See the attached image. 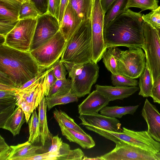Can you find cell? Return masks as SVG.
<instances>
[{
  "mask_svg": "<svg viewBox=\"0 0 160 160\" xmlns=\"http://www.w3.org/2000/svg\"><path fill=\"white\" fill-rule=\"evenodd\" d=\"M142 15L128 8L105 26L103 35L106 48H142L144 38Z\"/></svg>",
  "mask_w": 160,
  "mask_h": 160,
  "instance_id": "1",
  "label": "cell"
},
{
  "mask_svg": "<svg viewBox=\"0 0 160 160\" xmlns=\"http://www.w3.org/2000/svg\"><path fill=\"white\" fill-rule=\"evenodd\" d=\"M47 69L40 68L30 52L0 45V72L19 88Z\"/></svg>",
  "mask_w": 160,
  "mask_h": 160,
  "instance_id": "2",
  "label": "cell"
},
{
  "mask_svg": "<svg viewBox=\"0 0 160 160\" xmlns=\"http://www.w3.org/2000/svg\"><path fill=\"white\" fill-rule=\"evenodd\" d=\"M60 60L83 64L92 61L91 19L82 21L67 42Z\"/></svg>",
  "mask_w": 160,
  "mask_h": 160,
  "instance_id": "3",
  "label": "cell"
},
{
  "mask_svg": "<svg viewBox=\"0 0 160 160\" xmlns=\"http://www.w3.org/2000/svg\"><path fill=\"white\" fill-rule=\"evenodd\" d=\"M67 42L59 30L47 42L30 52L40 68L47 69L62 57Z\"/></svg>",
  "mask_w": 160,
  "mask_h": 160,
  "instance_id": "4",
  "label": "cell"
},
{
  "mask_svg": "<svg viewBox=\"0 0 160 160\" xmlns=\"http://www.w3.org/2000/svg\"><path fill=\"white\" fill-rule=\"evenodd\" d=\"M145 54L141 48L119 49L117 56L119 74L132 78L140 77L146 66Z\"/></svg>",
  "mask_w": 160,
  "mask_h": 160,
  "instance_id": "5",
  "label": "cell"
},
{
  "mask_svg": "<svg viewBox=\"0 0 160 160\" xmlns=\"http://www.w3.org/2000/svg\"><path fill=\"white\" fill-rule=\"evenodd\" d=\"M144 43L146 64L151 72L153 83L160 75V40L157 30L147 23L143 25Z\"/></svg>",
  "mask_w": 160,
  "mask_h": 160,
  "instance_id": "6",
  "label": "cell"
},
{
  "mask_svg": "<svg viewBox=\"0 0 160 160\" xmlns=\"http://www.w3.org/2000/svg\"><path fill=\"white\" fill-rule=\"evenodd\" d=\"M37 23V19L19 20L6 36L4 44L14 49L30 52Z\"/></svg>",
  "mask_w": 160,
  "mask_h": 160,
  "instance_id": "7",
  "label": "cell"
},
{
  "mask_svg": "<svg viewBox=\"0 0 160 160\" xmlns=\"http://www.w3.org/2000/svg\"><path fill=\"white\" fill-rule=\"evenodd\" d=\"M105 13L100 0H93L91 18L92 61L97 63L107 49L104 38Z\"/></svg>",
  "mask_w": 160,
  "mask_h": 160,
  "instance_id": "8",
  "label": "cell"
},
{
  "mask_svg": "<svg viewBox=\"0 0 160 160\" xmlns=\"http://www.w3.org/2000/svg\"><path fill=\"white\" fill-rule=\"evenodd\" d=\"M116 139L155 154L160 152V143L152 138L147 131H135L123 127L117 132Z\"/></svg>",
  "mask_w": 160,
  "mask_h": 160,
  "instance_id": "9",
  "label": "cell"
},
{
  "mask_svg": "<svg viewBox=\"0 0 160 160\" xmlns=\"http://www.w3.org/2000/svg\"><path fill=\"white\" fill-rule=\"evenodd\" d=\"M99 71L97 63L92 61L84 64L81 73L71 79V92L78 98L89 94L92 85L97 81Z\"/></svg>",
  "mask_w": 160,
  "mask_h": 160,
  "instance_id": "10",
  "label": "cell"
},
{
  "mask_svg": "<svg viewBox=\"0 0 160 160\" xmlns=\"http://www.w3.org/2000/svg\"><path fill=\"white\" fill-rule=\"evenodd\" d=\"M60 30L58 19L48 12L40 16L37 23L30 52L52 38Z\"/></svg>",
  "mask_w": 160,
  "mask_h": 160,
  "instance_id": "11",
  "label": "cell"
},
{
  "mask_svg": "<svg viewBox=\"0 0 160 160\" xmlns=\"http://www.w3.org/2000/svg\"><path fill=\"white\" fill-rule=\"evenodd\" d=\"M115 143L112 150L100 156L103 160H158L155 154L123 141Z\"/></svg>",
  "mask_w": 160,
  "mask_h": 160,
  "instance_id": "12",
  "label": "cell"
},
{
  "mask_svg": "<svg viewBox=\"0 0 160 160\" xmlns=\"http://www.w3.org/2000/svg\"><path fill=\"white\" fill-rule=\"evenodd\" d=\"M79 118L82 122L80 124L88 125L105 130L121 132V124L116 118L108 117L98 113L80 114Z\"/></svg>",
  "mask_w": 160,
  "mask_h": 160,
  "instance_id": "13",
  "label": "cell"
},
{
  "mask_svg": "<svg viewBox=\"0 0 160 160\" xmlns=\"http://www.w3.org/2000/svg\"><path fill=\"white\" fill-rule=\"evenodd\" d=\"M142 115L148 126L147 132L155 140L160 142V113L156 106L146 99Z\"/></svg>",
  "mask_w": 160,
  "mask_h": 160,
  "instance_id": "14",
  "label": "cell"
},
{
  "mask_svg": "<svg viewBox=\"0 0 160 160\" xmlns=\"http://www.w3.org/2000/svg\"><path fill=\"white\" fill-rule=\"evenodd\" d=\"M110 101L97 90L90 93L83 101L78 105L79 114L98 113Z\"/></svg>",
  "mask_w": 160,
  "mask_h": 160,
  "instance_id": "15",
  "label": "cell"
},
{
  "mask_svg": "<svg viewBox=\"0 0 160 160\" xmlns=\"http://www.w3.org/2000/svg\"><path fill=\"white\" fill-rule=\"evenodd\" d=\"M20 97L18 88L0 82V113L13 112Z\"/></svg>",
  "mask_w": 160,
  "mask_h": 160,
  "instance_id": "16",
  "label": "cell"
},
{
  "mask_svg": "<svg viewBox=\"0 0 160 160\" xmlns=\"http://www.w3.org/2000/svg\"><path fill=\"white\" fill-rule=\"evenodd\" d=\"M82 21L68 1L60 25L59 30L67 41L77 29Z\"/></svg>",
  "mask_w": 160,
  "mask_h": 160,
  "instance_id": "17",
  "label": "cell"
},
{
  "mask_svg": "<svg viewBox=\"0 0 160 160\" xmlns=\"http://www.w3.org/2000/svg\"><path fill=\"white\" fill-rule=\"evenodd\" d=\"M96 90L110 101L123 100L138 91L139 88L135 87L112 86L95 85Z\"/></svg>",
  "mask_w": 160,
  "mask_h": 160,
  "instance_id": "18",
  "label": "cell"
},
{
  "mask_svg": "<svg viewBox=\"0 0 160 160\" xmlns=\"http://www.w3.org/2000/svg\"><path fill=\"white\" fill-rule=\"evenodd\" d=\"M45 74L24 90L21 91L19 90L20 97L32 105L35 109L38 107L42 99L45 97L43 79Z\"/></svg>",
  "mask_w": 160,
  "mask_h": 160,
  "instance_id": "19",
  "label": "cell"
},
{
  "mask_svg": "<svg viewBox=\"0 0 160 160\" xmlns=\"http://www.w3.org/2000/svg\"><path fill=\"white\" fill-rule=\"evenodd\" d=\"M59 125L62 135L70 142L76 143L84 149H89L95 146V143L89 134H84L73 129Z\"/></svg>",
  "mask_w": 160,
  "mask_h": 160,
  "instance_id": "20",
  "label": "cell"
},
{
  "mask_svg": "<svg viewBox=\"0 0 160 160\" xmlns=\"http://www.w3.org/2000/svg\"><path fill=\"white\" fill-rule=\"evenodd\" d=\"M25 121L26 122L23 111L17 106L0 128L9 131L15 136L19 134L21 127Z\"/></svg>",
  "mask_w": 160,
  "mask_h": 160,
  "instance_id": "21",
  "label": "cell"
},
{
  "mask_svg": "<svg viewBox=\"0 0 160 160\" xmlns=\"http://www.w3.org/2000/svg\"><path fill=\"white\" fill-rule=\"evenodd\" d=\"M10 147L12 151L8 160H25L36 155V151L42 148V146L33 145L28 141Z\"/></svg>",
  "mask_w": 160,
  "mask_h": 160,
  "instance_id": "22",
  "label": "cell"
},
{
  "mask_svg": "<svg viewBox=\"0 0 160 160\" xmlns=\"http://www.w3.org/2000/svg\"><path fill=\"white\" fill-rule=\"evenodd\" d=\"M45 97L42 99L38 107L40 141L43 146L45 145L47 141L52 140L53 137L48 128L46 114L47 108Z\"/></svg>",
  "mask_w": 160,
  "mask_h": 160,
  "instance_id": "23",
  "label": "cell"
},
{
  "mask_svg": "<svg viewBox=\"0 0 160 160\" xmlns=\"http://www.w3.org/2000/svg\"><path fill=\"white\" fill-rule=\"evenodd\" d=\"M139 106V105L119 107L117 106L112 107L105 106L100 111V114L113 118H121L127 114L133 115Z\"/></svg>",
  "mask_w": 160,
  "mask_h": 160,
  "instance_id": "24",
  "label": "cell"
},
{
  "mask_svg": "<svg viewBox=\"0 0 160 160\" xmlns=\"http://www.w3.org/2000/svg\"><path fill=\"white\" fill-rule=\"evenodd\" d=\"M93 0H69L82 21L91 19Z\"/></svg>",
  "mask_w": 160,
  "mask_h": 160,
  "instance_id": "25",
  "label": "cell"
},
{
  "mask_svg": "<svg viewBox=\"0 0 160 160\" xmlns=\"http://www.w3.org/2000/svg\"><path fill=\"white\" fill-rule=\"evenodd\" d=\"M119 49L116 47L108 48L102 56L103 62L105 67L112 74L114 75L119 74L117 56Z\"/></svg>",
  "mask_w": 160,
  "mask_h": 160,
  "instance_id": "26",
  "label": "cell"
},
{
  "mask_svg": "<svg viewBox=\"0 0 160 160\" xmlns=\"http://www.w3.org/2000/svg\"><path fill=\"white\" fill-rule=\"evenodd\" d=\"M139 77L138 84L140 90L138 95L144 98L151 97L153 82L151 72L147 64L144 70Z\"/></svg>",
  "mask_w": 160,
  "mask_h": 160,
  "instance_id": "27",
  "label": "cell"
},
{
  "mask_svg": "<svg viewBox=\"0 0 160 160\" xmlns=\"http://www.w3.org/2000/svg\"><path fill=\"white\" fill-rule=\"evenodd\" d=\"M128 0H115L110 6L104 18V27L126 10Z\"/></svg>",
  "mask_w": 160,
  "mask_h": 160,
  "instance_id": "28",
  "label": "cell"
},
{
  "mask_svg": "<svg viewBox=\"0 0 160 160\" xmlns=\"http://www.w3.org/2000/svg\"><path fill=\"white\" fill-rule=\"evenodd\" d=\"M53 113L54 117L59 125L73 129L84 134H87L75 123L73 119L69 117L64 112L55 108Z\"/></svg>",
  "mask_w": 160,
  "mask_h": 160,
  "instance_id": "29",
  "label": "cell"
},
{
  "mask_svg": "<svg viewBox=\"0 0 160 160\" xmlns=\"http://www.w3.org/2000/svg\"><path fill=\"white\" fill-rule=\"evenodd\" d=\"M78 98L72 93L71 91L67 93L52 97H45V99L48 110H49L54 106L65 104L78 101Z\"/></svg>",
  "mask_w": 160,
  "mask_h": 160,
  "instance_id": "30",
  "label": "cell"
},
{
  "mask_svg": "<svg viewBox=\"0 0 160 160\" xmlns=\"http://www.w3.org/2000/svg\"><path fill=\"white\" fill-rule=\"evenodd\" d=\"M41 15L34 3L28 0L23 2L19 10L18 20L27 19H37Z\"/></svg>",
  "mask_w": 160,
  "mask_h": 160,
  "instance_id": "31",
  "label": "cell"
},
{
  "mask_svg": "<svg viewBox=\"0 0 160 160\" xmlns=\"http://www.w3.org/2000/svg\"><path fill=\"white\" fill-rule=\"evenodd\" d=\"M84 156V154L81 149L71 150L69 144L63 142L58 160H81Z\"/></svg>",
  "mask_w": 160,
  "mask_h": 160,
  "instance_id": "32",
  "label": "cell"
},
{
  "mask_svg": "<svg viewBox=\"0 0 160 160\" xmlns=\"http://www.w3.org/2000/svg\"><path fill=\"white\" fill-rule=\"evenodd\" d=\"M29 127V137L28 141L32 144L38 142L40 139L38 115L36 109L28 122Z\"/></svg>",
  "mask_w": 160,
  "mask_h": 160,
  "instance_id": "33",
  "label": "cell"
},
{
  "mask_svg": "<svg viewBox=\"0 0 160 160\" xmlns=\"http://www.w3.org/2000/svg\"><path fill=\"white\" fill-rule=\"evenodd\" d=\"M71 79L66 78L57 80L52 87L49 96L48 97L65 94L71 90Z\"/></svg>",
  "mask_w": 160,
  "mask_h": 160,
  "instance_id": "34",
  "label": "cell"
},
{
  "mask_svg": "<svg viewBox=\"0 0 160 160\" xmlns=\"http://www.w3.org/2000/svg\"><path fill=\"white\" fill-rule=\"evenodd\" d=\"M158 0H128L126 10L131 7L141 9V11L147 10L152 11L157 9L158 6Z\"/></svg>",
  "mask_w": 160,
  "mask_h": 160,
  "instance_id": "35",
  "label": "cell"
},
{
  "mask_svg": "<svg viewBox=\"0 0 160 160\" xmlns=\"http://www.w3.org/2000/svg\"><path fill=\"white\" fill-rule=\"evenodd\" d=\"M112 83L114 86L121 87H135L138 84V81L123 75L119 74H112L111 76Z\"/></svg>",
  "mask_w": 160,
  "mask_h": 160,
  "instance_id": "36",
  "label": "cell"
},
{
  "mask_svg": "<svg viewBox=\"0 0 160 160\" xmlns=\"http://www.w3.org/2000/svg\"><path fill=\"white\" fill-rule=\"evenodd\" d=\"M142 18L145 22L153 28L156 29H160V12L158 9L148 14H142Z\"/></svg>",
  "mask_w": 160,
  "mask_h": 160,
  "instance_id": "37",
  "label": "cell"
},
{
  "mask_svg": "<svg viewBox=\"0 0 160 160\" xmlns=\"http://www.w3.org/2000/svg\"><path fill=\"white\" fill-rule=\"evenodd\" d=\"M57 80L52 66L48 69V71L43 78V88L45 97L49 96L52 87Z\"/></svg>",
  "mask_w": 160,
  "mask_h": 160,
  "instance_id": "38",
  "label": "cell"
},
{
  "mask_svg": "<svg viewBox=\"0 0 160 160\" xmlns=\"http://www.w3.org/2000/svg\"><path fill=\"white\" fill-rule=\"evenodd\" d=\"M19 11L0 3V20H18Z\"/></svg>",
  "mask_w": 160,
  "mask_h": 160,
  "instance_id": "39",
  "label": "cell"
},
{
  "mask_svg": "<svg viewBox=\"0 0 160 160\" xmlns=\"http://www.w3.org/2000/svg\"><path fill=\"white\" fill-rule=\"evenodd\" d=\"M62 62L68 73L69 77L71 78L81 73L84 68L83 64L67 62Z\"/></svg>",
  "mask_w": 160,
  "mask_h": 160,
  "instance_id": "40",
  "label": "cell"
},
{
  "mask_svg": "<svg viewBox=\"0 0 160 160\" xmlns=\"http://www.w3.org/2000/svg\"><path fill=\"white\" fill-rule=\"evenodd\" d=\"M53 73L57 80L66 78L67 73L66 68L63 63L59 59L52 66Z\"/></svg>",
  "mask_w": 160,
  "mask_h": 160,
  "instance_id": "41",
  "label": "cell"
},
{
  "mask_svg": "<svg viewBox=\"0 0 160 160\" xmlns=\"http://www.w3.org/2000/svg\"><path fill=\"white\" fill-rule=\"evenodd\" d=\"M18 21L19 20H0V35L5 38L14 28Z\"/></svg>",
  "mask_w": 160,
  "mask_h": 160,
  "instance_id": "42",
  "label": "cell"
},
{
  "mask_svg": "<svg viewBox=\"0 0 160 160\" xmlns=\"http://www.w3.org/2000/svg\"><path fill=\"white\" fill-rule=\"evenodd\" d=\"M16 105L17 106L20 107L23 111L25 114L26 122H28L31 114L35 110L34 108L21 97L17 102Z\"/></svg>",
  "mask_w": 160,
  "mask_h": 160,
  "instance_id": "43",
  "label": "cell"
},
{
  "mask_svg": "<svg viewBox=\"0 0 160 160\" xmlns=\"http://www.w3.org/2000/svg\"><path fill=\"white\" fill-rule=\"evenodd\" d=\"M12 148L5 142L4 138L0 136V160H8Z\"/></svg>",
  "mask_w": 160,
  "mask_h": 160,
  "instance_id": "44",
  "label": "cell"
},
{
  "mask_svg": "<svg viewBox=\"0 0 160 160\" xmlns=\"http://www.w3.org/2000/svg\"><path fill=\"white\" fill-rule=\"evenodd\" d=\"M61 0H48V12L56 17L58 19Z\"/></svg>",
  "mask_w": 160,
  "mask_h": 160,
  "instance_id": "45",
  "label": "cell"
},
{
  "mask_svg": "<svg viewBox=\"0 0 160 160\" xmlns=\"http://www.w3.org/2000/svg\"><path fill=\"white\" fill-rule=\"evenodd\" d=\"M151 97L154 102L160 104V75L153 83Z\"/></svg>",
  "mask_w": 160,
  "mask_h": 160,
  "instance_id": "46",
  "label": "cell"
},
{
  "mask_svg": "<svg viewBox=\"0 0 160 160\" xmlns=\"http://www.w3.org/2000/svg\"><path fill=\"white\" fill-rule=\"evenodd\" d=\"M51 140L52 144L48 151L57 155L58 157L60 149L63 143V141L58 135L53 137Z\"/></svg>",
  "mask_w": 160,
  "mask_h": 160,
  "instance_id": "47",
  "label": "cell"
},
{
  "mask_svg": "<svg viewBox=\"0 0 160 160\" xmlns=\"http://www.w3.org/2000/svg\"><path fill=\"white\" fill-rule=\"evenodd\" d=\"M58 156L52 152H48L41 154H37L28 158L25 160H56Z\"/></svg>",
  "mask_w": 160,
  "mask_h": 160,
  "instance_id": "48",
  "label": "cell"
},
{
  "mask_svg": "<svg viewBox=\"0 0 160 160\" xmlns=\"http://www.w3.org/2000/svg\"><path fill=\"white\" fill-rule=\"evenodd\" d=\"M35 4L41 15L48 12V0H31Z\"/></svg>",
  "mask_w": 160,
  "mask_h": 160,
  "instance_id": "49",
  "label": "cell"
},
{
  "mask_svg": "<svg viewBox=\"0 0 160 160\" xmlns=\"http://www.w3.org/2000/svg\"><path fill=\"white\" fill-rule=\"evenodd\" d=\"M0 3L9 8L18 11L22 3L17 0H0Z\"/></svg>",
  "mask_w": 160,
  "mask_h": 160,
  "instance_id": "50",
  "label": "cell"
},
{
  "mask_svg": "<svg viewBox=\"0 0 160 160\" xmlns=\"http://www.w3.org/2000/svg\"><path fill=\"white\" fill-rule=\"evenodd\" d=\"M47 69L44 71L41 72L37 76L25 83L18 88L19 90L21 91L24 90L26 88L30 86L39 79L42 78L46 73Z\"/></svg>",
  "mask_w": 160,
  "mask_h": 160,
  "instance_id": "51",
  "label": "cell"
},
{
  "mask_svg": "<svg viewBox=\"0 0 160 160\" xmlns=\"http://www.w3.org/2000/svg\"><path fill=\"white\" fill-rule=\"evenodd\" d=\"M69 0H61L58 20L60 25Z\"/></svg>",
  "mask_w": 160,
  "mask_h": 160,
  "instance_id": "52",
  "label": "cell"
},
{
  "mask_svg": "<svg viewBox=\"0 0 160 160\" xmlns=\"http://www.w3.org/2000/svg\"><path fill=\"white\" fill-rule=\"evenodd\" d=\"M115 0H100L101 5L105 13Z\"/></svg>",
  "mask_w": 160,
  "mask_h": 160,
  "instance_id": "53",
  "label": "cell"
},
{
  "mask_svg": "<svg viewBox=\"0 0 160 160\" xmlns=\"http://www.w3.org/2000/svg\"><path fill=\"white\" fill-rule=\"evenodd\" d=\"M83 160H103L101 157H97L95 158H88L87 157L84 156Z\"/></svg>",
  "mask_w": 160,
  "mask_h": 160,
  "instance_id": "54",
  "label": "cell"
},
{
  "mask_svg": "<svg viewBox=\"0 0 160 160\" xmlns=\"http://www.w3.org/2000/svg\"><path fill=\"white\" fill-rule=\"evenodd\" d=\"M158 160H160V152L155 154Z\"/></svg>",
  "mask_w": 160,
  "mask_h": 160,
  "instance_id": "55",
  "label": "cell"
},
{
  "mask_svg": "<svg viewBox=\"0 0 160 160\" xmlns=\"http://www.w3.org/2000/svg\"><path fill=\"white\" fill-rule=\"evenodd\" d=\"M157 30L158 36L160 40V29H157Z\"/></svg>",
  "mask_w": 160,
  "mask_h": 160,
  "instance_id": "56",
  "label": "cell"
},
{
  "mask_svg": "<svg viewBox=\"0 0 160 160\" xmlns=\"http://www.w3.org/2000/svg\"><path fill=\"white\" fill-rule=\"evenodd\" d=\"M17 0L18 1H19L21 2L22 3L23 2H24L28 0Z\"/></svg>",
  "mask_w": 160,
  "mask_h": 160,
  "instance_id": "57",
  "label": "cell"
},
{
  "mask_svg": "<svg viewBox=\"0 0 160 160\" xmlns=\"http://www.w3.org/2000/svg\"><path fill=\"white\" fill-rule=\"evenodd\" d=\"M157 9H158L159 10V11L160 12V6H159L157 8Z\"/></svg>",
  "mask_w": 160,
  "mask_h": 160,
  "instance_id": "58",
  "label": "cell"
}]
</instances>
